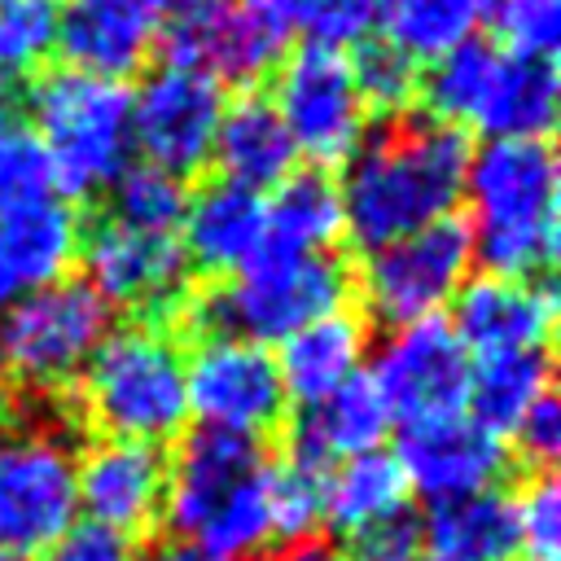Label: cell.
I'll list each match as a JSON object with an SVG mask.
<instances>
[{"label":"cell","mask_w":561,"mask_h":561,"mask_svg":"<svg viewBox=\"0 0 561 561\" xmlns=\"http://www.w3.org/2000/svg\"><path fill=\"white\" fill-rule=\"evenodd\" d=\"M224 118V88L188 66H158L131 92V140L149 167L188 180L210 162Z\"/></svg>","instance_id":"cell-14"},{"label":"cell","mask_w":561,"mask_h":561,"mask_svg":"<svg viewBox=\"0 0 561 561\" xmlns=\"http://www.w3.org/2000/svg\"><path fill=\"white\" fill-rule=\"evenodd\" d=\"M513 438H517L522 460L535 465L539 473H548V465H552L557 451H561V408H557L552 390L530 403V412L513 425Z\"/></svg>","instance_id":"cell-40"},{"label":"cell","mask_w":561,"mask_h":561,"mask_svg":"<svg viewBox=\"0 0 561 561\" xmlns=\"http://www.w3.org/2000/svg\"><path fill=\"white\" fill-rule=\"evenodd\" d=\"M114 311L79 276H61L0 311V381L26 403H57L79 386Z\"/></svg>","instance_id":"cell-7"},{"label":"cell","mask_w":561,"mask_h":561,"mask_svg":"<svg viewBox=\"0 0 561 561\" xmlns=\"http://www.w3.org/2000/svg\"><path fill=\"white\" fill-rule=\"evenodd\" d=\"M53 188V167L44 158V145L22 110L18 96H0V210L48 197Z\"/></svg>","instance_id":"cell-33"},{"label":"cell","mask_w":561,"mask_h":561,"mask_svg":"<svg viewBox=\"0 0 561 561\" xmlns=\"http://www.w3.org/2000/svg\"><path fill=\"white\" fill-rule=\"evenodd\" d=\"M136 561H224V557H215V552H206V548H197L188 539H158Z\"/></svg>","instance_id":"cell-43"},{"label":"cell","mask_w":561,"mask_h":561,"mask_svg":"<svg viewBox=\"0 0 561 561\" xmlns=\"http://www.w3.org/2000/svg\"><path fill=\"white\" fill-rule=\"evenodd\" d=\"M377 13H381V0H294L289 9V31H307L311 39L307 44H320V48H351V44H364L377 26Z\"/></svg>","instance_id":"cell-37"},{"label":"cell","mask_w":561,"mask_h":561,"mask_svg":"<svg viewBox=\"0 0 561 561\" xmlns=\"http://www.w3.org/2000/svg\"><path fill=\"white\" fill-rule=\"evenodd\" d=\"M469 245L486 276L548 280L557 259V153L548 140H486L469 158Z\"/></svg>","instance_id":"cell-3"},{"label":"cell","mask_w":561,"mask_h":561,"mask_svg":"<svg viewBox=\"0 0 561 561\" xmlns=\"http://www.w3.org/2000/svg\"><path fill=\"white\" fill-rule=\"evenodd\" d=\"M421 543L434 552V561H508L522 548L513 495L478 491L451 504H430Z\"/></svg>","instance_id":"cell-27"},{"label":"cell","mask_w":561,"mask_h":561,"mask_svg":"<svg viewBox=\"0 0 561 561\" xmlns=\"http://www.w3.org/2000/svg\"><path fill=\"white\" fill-rule=\"evenodd\" d=\"M0 561H31V557H22V552H9V548H0Z\"/></svg>","instance_id":"cell-46"},{"label":"cell","mask_w":561,"mask_h":561,"mask_svg":"<svg viewBox=\"0 0 561 561\" xmlns=\"http://www.w3.org/2000/svg\"><path fill=\"white\" fill-rule=\"evenodd\" d=\"M22 110L53 167V188L88 197L131 167V92L83 70H44L22 88Z\"/></svg>","instance_id":"cell-5"},{"label":"cell","mask_w":561,"mask_h":561,"mask_svg":"<svg viewBox=\"0 0 561 561\" xmlns=\"http://www.w3.org/2000/svg\"><path fill=\"white\" fill-rule=\"evenodd\" d=\"M552 381V359L548 346L539 351H508V355H486L469 368V416L491 430L495 438L513 434V425L530 412L535 399L548 394Z\"/></svg>","instance_id":"cell-28"},{"label":"cell","mask_w":561,"mask_h":561,"mask_svg":"<svg viewBox=\"0 0 561 561\" xmlns=\"http://www.w3.org/2000/svg\"><path fill=\"white\" fill-rule=\"evenodd\" d=\"M351 75H355L364 110L390 114V118H399L416 101V88H421V66L386 39H364L355 61H351Z\"/></svg>","instance_id":"cell-34"},{"label":"cell","mask_w":561,"mask_h":561,"mask_svg":"<svg viewBox=\"0 0 561 561\" xmlns=\"http://www.w3.org/2000/svg\"><path fill=\"white\" fill-rule=\"evenodd\" d=\"M364 351H368V324L355 311H333V316L289 333L276 355L285 399H298L302 408L320 403L324 394H333L342 381H351L359 373Z\"/></svg>","instance_id":"cell-25"},{"label":"cell","mask_w":561,"mask_h":561,"mask_svg":"<svg viewBox=\"0 0 561 561\" xmlns=\"http://www.w3.org/2000/svg\"><path fill=\"white\" fill-rule=\"evenodd\" d=\"M408 482L403 469L394 460V451H364L351 460H337V469H329L324 478V522L355 539L368 543L381 530H390L394 522H403L408 508Z\"/></svg>","instance_id":"cell-24"},{"label":"cell","mask_w":561,"mask_h":561,"mask_svg":"<svg viewBox=\"0 0 561 561\" xmlns=\"http://www.w3.org/2000/svg\"><path fill=\"white\" fill-rule=\"evenodd\" d=\"M79 412L123 443L158 447L188 421L184 355L171 329H110L79 377Z\"/></svg>","instance_id":"cell-6"},{"label":"cell","mask_w":561,"mask_h":561,"mask_svg":"<svg viewBox=\"0 0 561 561\" xmlns=\"http://www.w3.org/2000/svg\"><path fill=\"white\" fill-rule=\"evenodd\" d=\"M79 254L88 267V285L110 311H131L140 316V324L175 333V320L197 289L180 237H153L114 219H96L88 224V232H79Z\"/></svg>","instance_id":"cell-10"},{"label":"cell","mask_w":561,"mask_h":561,"mask_svg":"<svg viewBox=\"0 0 561 561\" xmlns=\"http://www.w3.org/2000/svg\"><path fill=\"white\" fill-rule=\"evenodd\" d=\"M57 48V0H0V79H26Z\"/></svg>","instance_id":"cell-36"},{"label":"cell","mask_w":561,"mask_h":561,"mask_svg":"<svg viewBox=\"0 0 561 561\" xmlns=\"http://www.w3.org/2000/svg\"><path fill=\"white\" fill-rule=\"evenodd\" d=\"M324 478L329 469L302 460H272V530L280 543L311 539L324 522Z\"/></svg>","instance_id":"cell-35"},{"label":"cell","mask_w":561,"mask_h":561,"mask_svg":"<svg viewBox=\"0 0 561 561\" xmlns=\"http://www.w3.org/2000/svg\"><path fill=\"white\" fill-rule=\"evenodd\" d=\"M162 517L171 526V539H188L224 561L263 552L276 539L272 460L263 443L202 425L184 434L175 456L167 460Z\"/></svg>","instance_id":"cell-2"},{"label":"cell","mask_w":561,"mask_h":561,"mask_svg":"<svg viewBox=\"0 0 561 561\" xmlns=\"http://www.w3.org/2000/svg\"><path fill=\"white\" fill-rule=\"evenodd\" d=\"M416 548H421V522L408 513L403 522H394L377 539L355 543V552L342 557V561H416Z\"/></svg>","instance_id":"cell-42"},{"label":"cell","mask_w":561,"mask_h":561,"mask_svg":"<svg viewBox=\"0 0 561 561\" xmlns=\"http://www.w3.org/2000/svg\"><path fill=\"white\" fill-rule=\"evenodd\" d=\"M557 118V61L500 48L478 123L491 140H548Z\"/></svg>","instance_id":"cell-26"},{"label":"cell","mask_w":561,"mask_h":561,"mask_svg":"<svg viewBox=\"0 0 561 561\" xmlns=\"http://www.w3.org/2000/svg\"><path fill=\"white\" fill-rule=\"evenodd\" d=\"M259 4H267V9H272L280 22H285V18H289V9H294V0H259ZM285 26H289V22H285Z\"/></svg>","instance_id":"cell-45"},{"label":"cell","mask_w":561,"mask_h":561,"mask_svg":"<svg viewBox=\"0 0 561 561\" xmlns=\"http://www.w3.org/2000/svg\"><path fill=\"white\" fill-rule=\"evenodd\" d=\"M171 0H61L57 48L70 70L123 79L140 70L162 44Z\"/></svg>","instance_id":"cell-17"},{"label":"cell","mask_w":561,"mask_h":561,"mask_svg":"<svg viewBox=\"0 0 561 561\" xmlns=\"http://www.w3.org/2000/svg\"><path fill=\"white\" fill-rule=\"evenodd\" d=\"M451 333L478 359L508 351H539L557 324V294L548 280L473 276L451 298Z\"/></svg>","instance_id":"cell-18"},{"label":"cell","mask_w":561,"mask_h":561,"mask_svg":"<svg viewBox=\"0 0 561 561\" xmlns=\"http://www.w3.org/2000/svg\"><path fill=\"white\" fill-rule=\"evenodd\" d=\"M495 66H500V44L478 39V35L456 44L438 61H430L421 70V88H416V101L425 105V118L447 123V127L478 123V110L486 101Z\"/></svg>","instance_id":"cell-31"},{"label":"cell","mask_w":561,"mask_h":561,"mask_svg":"<svg viewBox=\"0 0 561 561\" xmlns=\"http://www.w3.org/2000/svg\"><path fill=\"white\" fill-rule=\"evenodd\" d=\"M79 232L75 210L57 193L0 210V311L61 280L79 254Z\"/></svg>","instance_id":"cell-20"},{"label":"cell","mask_w":561,"mask_h":561,"mask_svg":"<svg viewBox=\"0 0 561 561\" xmlns=\"http://www.w3.org/2000/svg\"><path fill=\"white\" fill-rule=\"evenodd\" d=\"M75 486L79 504L88 508V522L136 535L149 530L162 517V491H167V460L158 447L105 438L75 460Z\"/></svg>","instance_id":"cell-19"},{"label":"cell","mask_w":561,"mask_h":561,"mask_svg":"<svg viewBox=\"0 0 561 561\" xmlns=\"http://www.w3.org/2000/svg\"><path fill=\"white\" fill-rule=\"evenodd\" d=\"M180 245L188 267L206 272L210 280H224L241 272L259 250L267 232V202L254 188H241L232 180H210L197 188L184 206Z\"/></svg>","instance_id":"cell-21"},{"label":"cell","mask_w":561,"mask_h":561,"mask_svg":"<svg viewBox=\"0 0 561 561\" xmlns=\"http://www.w3.org/2000/svg\"><path fill=\"white\" fill-rule=\"evenodd\" d=\"M469 136L434 118H394L346 158L337 202L342 232L364 250H381L425 224L447 219L465 197Z\"/></svg>","instance_id":"cell-1"},{"label":"cell","mask_w":561,"mask_h":561,"mask_svg":"<svg viewBox=\"0 0 561 561\" xmlns=\"http://www.w3.org/2000/svg\"><path fill=\"white\" fill-rule=\"evenodd\" d=\"M184 206H188L184 180L145 162V167H127L110 184L105 219L136 228V232H153V237H175V228L184 224Z\"/></svg>","instance_id":"cell-32"},{"label":"cell","mask_w":561,"mask_h":561,"mask_svg":"<svg viewBox=\"0 0 561 561\" xmlns=\"http://www.w3.org/2000/svg\"><path fill=\"white\" fill-rule=\"evenodd\" d=\"M0 430H4V416H0Z\"/></svg>","instance_id":"cell-47"},{"label":"cell","mask_w":561,"mask_h":561,"mask_svg":"<svg viewBox=\"0 0 561 561\" xmlns=\"http://www.w3.org/2000/svg\"><path fill=\"white\" fill-rule=\"evenodd\" d=\"M482 13L486 0H381L377 26L386 31V44H394L403 57L430 66L456 44L473 39Z\"/></svg>","instance_id":"cell-30"},{"label":"cell","mask_w":561,"mask_h":561,"mask_svg":"<svg viewBox=\"0 0 561 561\" xmlns=\"http://www.w3.org/2000/svg\"><path fill=\"white\" fill-rule=\"evenodd\" d=\"M342 237V202L337 184L324 171H294L276 184V197L267 202V232L263 250L280 254H316L333 250Z\"/></svg>","instance_id":"cell-29"},{"label":"cell","mask_w":561,"mask_h":561,"mask_svg":"<svg viewBox=\"0 0 561 561\" xmlns=\"http://www.w3.org/2000/svg\"><path fill=\"white\" fill-rule=\"evenodd\" d=\"M469 368H473L469 351L460 346L451 324L434 316V320L394 329L381 342L368 377L381 390L390 416L403 425H416V421H438V416L465 412Z\"/></svg>","instance_id":"cell-15"},{"label":"cell","mask_w":561,"mask_h":561,"mask_svg":"<svg viewBox=\"0 0 561 561\" xmlns=\"http://www.w3.org/2000/svg\"><path fill=\"white\" fill-rule=\"evenodd\" d=\"M495 44L526 57H552L561 39V0H486Z\"/></svg>","instance_id":"cell-38"},{"label":"cell","mask_w":561,"mask_h":561,"mask_svg":"<svg viewBox=\"0 0 561 561\" xmlns=\"http://www.w3.org/2000/svg\"><path fill=\"white\" fill-rule=\"evenodd\" d=\"M394 416L381 399V390L373 386V377L359 368L351 381H342L333 394H324L320 403H307L302 416L289 425V460L329 469L337 460L377 451L381 438L390 434Z\"/></svg>","instance_id":"cell-22"},{"label":"cell","mask_w":561,"mask_h":561,"mask_svg":"<svg viewBox=\"0 0 561 561\" xmlns=\"http://www.w3.org/2000/svg\"><path fill=\"white\" fill-rule=\"evenodd\" d=\"M289 26L259 0H171L162 48L171 66L202 70L219 88H254L280 66Z\"/></svg>","instance_id":"cell-9"},{"label":"cell","mask_w":561,"mask_h":561,"mask_svg":"<svg viewBox=\"0 0 561 561\" xmlns=\"http://www.w3.org/2000/svg\"><path fill=\"white\" fill-rule=\"evenodd\" d=\"M184 394L202 430H224L254 443L285 421L289 403L276 355L241 337H202L184 364Z\"/></svg>","instance_id":"cell-13"},{"label":"cell","mask_w":561,"mask_h":561,"mask_svg":"<svg viewBox=\"0 0 561 561\" xmlns=\"http://www.w3.org/2000/svg\"><path fill=\"white\" fill-rule=\"evenodd\" d=\"M44 561H136L127 535L118 530H105L96 522H75L53 548Z\"/></svg>","instance_id":"cell-41"},{"label":"cell","mask_w":561,"mask_h":561,"mask_svg":"<svg viewBox=\"0 0 561 561\" xmlns=\"http://www.w3.org/2000/svg\"><path fill=\"white\" fill-rule=\"evenodd\" d=\"M263 561H329V552H324V543H316V539H298V543L272 548Z\"/></svg>","instance_id":"cell-44"},{"label":"cell","mask_w":561,"mask_h":561,"mask_svg":"<svg viewBox=\"0 0 561 561\" xmlns=\"http://www.w3.org/2000/svg\"><path fill=\"white\" fill-rule=\"evenodd\" d=\"M394 460L403 469L408 491H416L430 504H451L478 491H495V482L508 473L504 438L482 430L469 412L403 425Z\"/></svg>","instance_id":"cell-16"},{"label":"cell","mask_w":561,"mask_h":561,"mask_svg":"<svg viewBox=\"0 0 561 561\" xmlns=\"http://www.w3.org/2000/svg\"><path fill=\"white\" fill-rule=\"evenodd\" d=\"M513 513H517V543L526 548V557H557L561 543V486L552 473H535L526 478L522 495H513Z\"/></svg>","instance_id":"cell-39"},{"label":"cell","mask_w":561,"mask_h":561,"mask_svg":"<svg viewBox=\"0 0 561 561\" xmlns=\"http://www.w3.org/2000/svg\"><path fill=\"white\" fill-rule=\"evenodd\" d=\"M272 110L280 114L294 149L320 167L346 162L368 131V110L359 101L351 57L320 44H302L276 66Z\"/></svg>","instance_id":"cell-12"},{"label":"cell","mask_w":561,"mask_h":561,"mask_svg":"<svg viewBox=\"0 0 561 561\" xmlns=\"http://www.w3.org/2000/svg\"><path fill=\"white\" fill-rule=\"evenodd\" d=\"M469 263L473 245L465 219L447 215L438 224H425L368 254L359 276L364 307L386 329L434 320L469 280Z\"/></svg>","instance_id":"cell-11"},{"label":"cell","mask_w":561,"mask_h":561,"mask_svg":"<svg viewBox=\"0 0 561 561\" xmlns=\"http://www.w3.org/2000/svg\"><path fill=\"white\" fill-rule=\"evenodd\" d=\"M210 162L219 167V180L263 193L294 175L298 149H294L280 114L272 110V101L259 92H245L224 110L215 145H210Z\"/></svg>","instance_id":"cell-23"},{"label":"cell","mask_w":561,"mask_h":561,"mask_svg":"<svg viewBox=\"0 0 561 561\" xmlns=\"http://www.w3.org/2000/svg\"><path fill=\"white\" fill-rule=\"evenodd\" d=\"M355 276L342 254H280L259 250L241 272L210 280L188 294L180 329L202 337H241V342H285L289 333L346 311Z\"/></svg>","instance_id":"cell-4"},{"label":"cell","mask_w":561,"mask_h":561,"mask_svg":"<svg viewBox=\"0 0 561 561\" xmlns=\"http://www.w3.org/2000/svg\"><path fill=\"white\" fill-rule=\"evenodd\" d=\"M70 403L44 412L18 438H0V548L35 557L48 552L79 513Z\"/></svg>","instance_id":"cell-8"}]
</instances>
